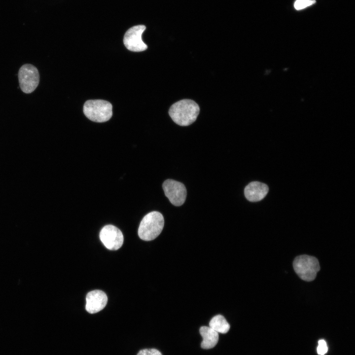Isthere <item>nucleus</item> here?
Returning a JSON list of instances; mask_svg holds the SVG:
<instances>
[{
    "label": "nucleus",
    "mask_w": 355,
    "mask_h": 355,
    "mask_svg": "<svg viewBox=\"0 0 355 355\" xmlns=\"http://www.w3.org/2000/svg\"><path fill=\"white\" fill-rule=\"evenodd\" d=\"M83 112L90 120L104 122L109 120L112 115V105L103 100H91L84 104Z\"/></svg>",
    "instance_id": "nucleus-3"
},
{
    "label": "nucleus",
    "mask_w": 355,
    "mask_h": 355,
    "mask_svg": "<svg viewBox=\"0 0 355 355\" xmlns=\"http://www.w3.org/2000/svg\"><path fill=\"white\" fill-rule=\"evenodd\" d=\"M269 190L268 186L259 181H252L247 185L244 189L245 196L250 202L262 200Z\"/></svg>",
    "instance_id": "nucleus-10"
},
{
    "label": "nucleus",
    "mask_w": 355,
    "mask_h": 355,
    "mask_svg": "<svg viewBox=\"0 0 355 355\" xmlns=\"http://www.w3.org/2000/svg\"><path fill=\"white\" fill-rule=\"evenodd\" d=\"M137 355H162V354L155 349H144L139 351Z\"/></svg>",
    "instance_id": "nucleus-15"
},
{
    "label": "nucleus",
    "mask_w": 355,
    "mask_h": 355,
    "mask_svg": "<svg viewBox=\"0 0 355 355\" xmlns=\"http://www.w3.org/2000/svg\"><path fill=\"white\" fill-rule=\"evenodd\" d=\"M100 239L107 249L112 250L120 248L124 240L122 232L112 225H106L101 229Z\"/></svg>",
    "instance_id": "nucleus-8"
},
{
    "label": "nucleus",
    "mask_w": 355,
    "mask_h": 355,
    "mask_svg": "<svg viewBox=\"0 0 355 355\" xmlns=\"http://www.w3.org/2000/svg\"><path fill=\"white\" fill-rule=\"evenodd\" d=\"M200 108L192 100L183 99L174 104L170 107L169 113L176 124L186 126L192 124L197 119Z\"/></svg>",
    "instance_id": "nucleus-1"
},
{
    "label": "nucleus",
    "mask_w": 355,
    "mask_h": 355,
    "mask_svg": "<svg viewBox=\"0 0 355 355\" xmlns=\"http://www.w3.org/2000/svg\"><path fill=\"white\" fill-rule=\"evenodd\" d=\"M315 0H296L294 6L296 9L300 10L315 3Z\"/></svg>",
    "instance_id": "nucleus-13"
},
{
    "label": "nucleus",
    "mask_w": 355,
    "mask_h": 355,
    "mask_svg": "<svg viewBox=\"0 0 355 355\" xmlns=\"http://www.w3.org/2000/svg\"><path fill=\"white\" fill-rule=\"evenodd\" d=\"M146 29L143 25L134 26L125 33L123 43L126 48L131 51L141 52L147 49V46L142 40V34Z\"/></svg>",
    "instance_id": "nucleus-6"
},
{
    "label": "nucleus",
    "mask_w": 355,
    "mask_h": 355,
    "mask_svg": "<svg viewBox=\"0 0 355 355\" xmlns=\"http://www.w3.org/2000/svg\"><path fill=\"white\" fill-rule=\"evenodd\" d=\"M293 267L298 276L306 282L314 280L320 270L318 259L305 254L296 256L293 260Z\"/></svg>",
    "instance_id": "nucleus-4"
},
{
    "label": "nucleus",
    "mask_w": 355,
    "mask_h": 355,
    "mask_svg": "<svg viewBox=\"0 0 355 355\" xmlns=\"http://www.w3.org/2000/svg\"><path fill=\"white\" fill-rule=\"evenodd\" d=\"M19 85L22 91L27 94L33 92L39 82V74L36 67L31 64H25L18 72Z\"/></svg>",
    "instance_id": "nucleus-5"
},
{
    "label": "nucleus",
    "mask_w": 355,
    "mask_h": 355,
    "mask_svg": "<svg viewBox=\"0 0 355 355\" xmlns=\"http://www.w3.org/2000/svg\"><path fill=\"white\" fill-rule=\"evenodd\" d=\"M200 333L203 338L201 342V348L204 349H210L213 348L218 341V332L208 326H202L199 330Z\"/></svg>",
    "instance_id": "nucleus-11"
},
{
    "label": "nucleus",
    "mask_w": 355,
    "mask_h": 355,
    "mask_svg": "<svg viewBox=\"0 0 355 355\" xmlns=\"http://www.w3.org/2000/svg\"><path fill=\"white\" fill-rule=\"evenodd\" d=\"M328 351V347L326 343L323 339L320 340L318 341L317 347V353L319 355H324Z\"/></svg>",
    "instance_id": "nucleus-14"
},
{
    "label": "nucleus",
    "mask_w": 355,
    "mask_h": 355,
    "mask_svg": "<svg viewBox=\"0 0 355 355\" xmlns=\"http://www.w3.org/2000/svg\"><path fill=\"white\" fill-rule=\"evenodd\" d=\"M164 225L162 214L153 211L146 214L142 219L138 229L139 237L146 241L155 239L162 232Z\"/></svg>",
    "instance_id": "nucleus-2"
},
{
    "label": "nucleus",
    "mask_w": 355,
    "mask_h": 355,
    "mask_svg": "<svg viewBox=\"0 0 355 355\" xmlns=\"http://www.w3.org/2000/svg\"><path fill=\"white\" fill-rule=\"evenodd\" d=\"M86 300V310L90 314H95L105 307L107 302V297L104 291L94 290L87 293Z\"/></svg>",
    "instance_id": "nucleus-9"
},
{
    "label": "nucleus",
    "mask_w": 355,
    "mask_h": 355,
    "mask_svg": "<svg viewBox=\"0 0 355 355\" xmlns=\"http://www.w3.org/2000/svg\"><path fill=\"white\" fill-rule=\"evenodd\" d=\"M209 326L215 331L222 334L227 333L230 329L229 323L220 315L213 317L209 322Z\"/></svg>",
    "instance_id": "nucleus-12"
},
{
    "label": "nucleus",
    "mask_w": 355,
    "mask_h": 355,
    "mask_svg": "<svg viewBox=\"0 0 355 355\" xmlns=\"http://www.w3.org/2000/svg\"><path fill=\"white\" fill-rule=\"evenodd\" d=\"M162 187L166 196L173 205H183L186 197V189L183 183L169 179L163 182Z\"/></svg>",
    "instance_id": "nucleus-7"
}]
</instances>
